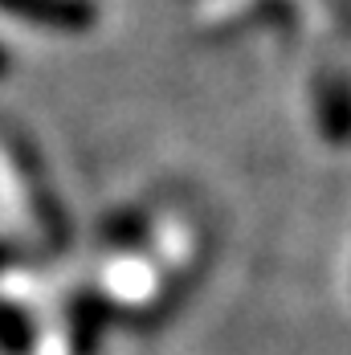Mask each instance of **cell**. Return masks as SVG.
<instances>
[{
    "label": "cell",
    "instance_id": "4",
    "mask_svg": "<svg viewBox=\"0 0 351 355\" xmlns=\"http://www.w3.org/2000/svg\"><path fill=\"white\" fill-rule=\"evenodd\" d=\"M33 347V322L21 306L0 302V352L8 355H29Z\"/></svg>",
    "mask_w": 351,
    "mask_h": 355
},
{
    "label": "cell",
    "instance_id": "2",
    "mask_svg": "<svg viewBox=\"0 0 351 355\" xmlns=\"http://www.w3.org/2000/svg\"><path fill=\"white\" fill-rule=\"evenodd\" d=\"M8 12L37 21V25H49V29H90L99 21V8L94 0H0Z\"/></svg>",
    "mask_w": 351,
    "mask_h": 355
},
{
    "label": "cell",
    "instance_id": "3",
    "mask_svg": "<svg viewBox=\"0 0 351 355\" xmlns=\"http://www.w3.org/2000/svg\"><path fill=\"white\" fill-rule=\"evenodd\" d=\"M106 331V302L99 294H82L74 298L70 306V343L74 355H94L99 352V339Z\"/></svg>",
    "mask_w": 351,
    "mask_h": 355
},
{
    "label": "cell",
    "instance_id": "5",
    "mask_svg": "<svg viewBox=\"0 0 351 355\" xmlns=\"http://www.w3.org/2000/svg\"><path fill=\"white\" fill-rule=\"evenodd\" d=\"M0 70H4V53H0Z\"/></svg>",
    "mask_w": 351,
    "mask_h": 355
},
{
    "label": "cell",
    "instance_id": "1",
    "mask_svg": "<svg viewBox=\"0 0 351 355\" xmlns=\"http://www.w3.org/2000/svg\"><path fill=\"white\" fill-rule=\"evenodd\" d=\"M315 123L331 147H351V78H348V70H323L315 78Z\"/></svg>",
    "mask_w": 351,
    "mask_h": 355
}]
</instances>
